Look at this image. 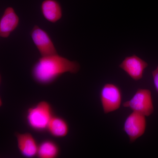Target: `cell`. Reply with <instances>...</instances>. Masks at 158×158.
Segmentation results:
<instances>
[{
	"label": "cell",
	"mask_w": 158,
	"mask_h": 158,
	"mask_svg": "<svg viewBox=\"0 0 158 158\" xmlns=\"http://www.w3.org/2000/svg\"><path fill=\"white\" fill-rule=\"evenodd\" d=\"M80 69L77 62L70 61L56 54L40 57L33 66L31 74L38 84L48 85L63 74H75Z\"/></svg>",
	"instance_id": "1"
},
{
	"label": "cell",
	"mask_w": 158,
	"mask_h": 158,
	"mask_svg": "<svg viewBox=\"0 0 158 158\" xmlns=\"http://www.w3.org/2000/svg\"><path fill=\"white\" fill-rule=\"evenodd\" d=\"M54 116L50 104L43 101L28 109L26 120L32 130L44 131L47 130L49 123Z\"/></svg>",
	"instance_id": "2"
},
{
	"label": "cell",
	"mask_w": 158,
	"mask_h": 158,
	"mask_svg": "<svg viewBox=\"0 0 158 158\" xmlns=\"http://www.w3.org/2000/svg\"><path fill=\"white\" fill-rule=\"evenodd\" d=\"M123 106L146 117L152 115L154 111L152 92L144 88L138 89L131 98L124 102Z\"/></svg>",
	"instance_id": "3"
},
{
	"label": "cell",
	"mask_w": 158,
	"mask_h": 158,
	"mask_svg": "<svg viewBox=\"0 0 158 158\" xmlns=\"http://www.w3.org/2000/svg\"><path fill=\"white\" fill-rule=\"evenodd\" d=\"M103 111L105 114L116 111L120 108L122 93L118 86L113 83H106L103 86L100 93Z\"/></svg>",
	"instance_id": "4"
},
{
	"label": "cell",
	"mask_w": 158,
	"mask_h": 158,
	"mask_svg": "<svg viewBox=\"0 0 158 158\" xmlns=\"http://www.w3.org/2000/svg\"><path fill=\"white\" fill-rule=\"evenodd\" d=\"M146 117L133 111L126 118L123 129L131 143H134L144 135L147 127Z\"/></svg>",
	"instance_id": "5"
},
{
	"label": "cell",
	"mask_w": 158,
	"mask_h": 158,
	"mask_svg": "<svg viewBox=\"0 0 158 158\" xmlns=\"http://www.w3.org/2000/svg\"><path fill=\"white\" fill-rule=\"evenodd\" d=\"M31 36L41 56L58 54L56 49L48 33L38 26H34L31 30Z\"/></svg>",
	"instance_id": "6"
},
{
	"label": "cell",
	"mask_w": 158,
	"mask_h": 158,
	"mask_svg": "<svg viewBox=\"0 0 158 158\" xmlns=\"http://www.w3.org/2000/svg\"><path fill=\"white\" fill-rule=\"evenodd\" d=\"M148 63L135 55L126 57L119 65L132 80L138 81L143 78Z\"/></svg>",
	"instance_id": "7"
},
{
	"label": "cell",
	"mask_w": 158,
	"mask_h": 158,
	"mask_svg": "<svg viewBox=\"0 0 158 158\" xmlns=\"http://www.w3.org/2000/svg\"><path fill=\"white\" fill-rule=\"evenodd\" d=\"M18 148L21 154L28 158L37 156L39 144L31 133L16 134Z\"/></svg>",
	"instance_id": "8"
},
{
	"label": "cell",
	"mask_w": 158,
	"mask_h": 158,
	"mask_svg": "<svg viewBox=\"0 0 158 158\" xmlns=\"http://www.w3.org/2000/svg\"><path fill=\"white\" fill-rule=\"evenodd\" d=\"M19 18L13 8L5 9L0 19V37L8 38L18 27Z\"/></svg>",
	"instance_id": "9"
},
{
	"label": "cell",
	"mask_w": 158,
	"mask_h": 158,
	"mask_svg": "<svg viewBox=\"0 0 158 158\" xmlns=\"http://www.w3.org/2000/svg\"><path fill=\"white\" fill-rule=\"evenodd\" d=\"M40 10L44 17L50 23H56L62 17V7L58 0H44Z\"/></svg>",
	"instance_id": "10"
},
{
	"label": "cell",
	"mask_w": 158,
	"mask_h": 158,
	"mask_svg": "<svg viewBox=\"0 0 158 158\" xmlns=\"http://www.w3.org/2000/svg\"><path fill=\"white\" fill-rule=\"evenodd\" d=\"M47 131L53 137L63 138L68 135L69 126L64 118L54 116L49 123Z\"/></svg>",
	"instance_id": "11"
},
{
	"label": "cell",
	"mask_w": 158,
	"mask_h": 158,
	"mask_svg": "<svg viewBox=\"0 0 158 158\" xmlns=\"http://www.w3.org/2000/svg\"><path fill=\"white\" fill-rule=\"evenodd\" d=\"M60 149L58 144L51 140H45L39 144L37 156L40 158H56Z\"/></svg>",
	"instance_id": "12"
},
{
	"label": "cell",
	"mask_w": 158,
	"mask_h": 158,
	"mask_svg": "<svg viewBox=\"0 0 158 158\" xmlns=\"http://www.w3.org/2000/svg\"><path fill=\"white\" fill-rule=\"evenodd\" d=\"M152 74L155 88L158 93V65L157 67L153 71Z\"/></svg>",
	"instance_id": "13"
}]
</instances>
